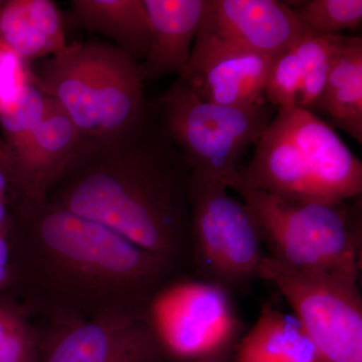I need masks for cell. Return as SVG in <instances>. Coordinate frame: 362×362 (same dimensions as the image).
<instances>
[{"instance_id": "obj_8", "label": "cell", "mask_w": 362, "mask_h": 362, "mask_svg": "<svg viewBox=\"0 0 362 362\" xmlns=\"http://www.w3.org/2000/svg\"><path fill=\"white\" fill-rule=\"evenodd\" d=\"M228 189L192 173L188 265L199 280L245 294L259 279L266 255L249 209Z\"/></svg>"}, {"instance_id": "obj_23", "label": "cell", "mask_w": 362, "mask_h": 362, "mask_svg": "<svg viewBox=\"0 0 362 362\" xmlns=\"http://www.w3.org/2000/svg\"><path fill=\"white\" fill-rule=\"evenodd\" d=\"M30 62L0 45V112L11 108L32 83Z\"/></svg>"}, {"instance_id": "obj_5", "label": "cell", "mask_w": 362, "mask_h": 362, "mask_svg": "<svg viewBox=\"0 0 362 362\" xmlns=\"http://www.w3.org/2000/svg\"><path fill=\"white\" fill-rule=\"evenodd\" d=\"M237 176L228 188L249 209L268 258L302 270L361 263V197L342 202L293 201L247 187Z\"/></svg>"}, {"instance_id": "obj_6", "label": "cell", "mask_w": 362, "mask_h": 362, "mask_svg": "<svg viewBox=\"0 0 362 362\" xmlns=\"http://www.w3.org/2000/svg\"><path fill=\"white\" fill-rule=\"evenodd\" d=\"M156 104L164 129L192 175L228 188L239 173L243 156L276 113L265 101L247 107L204 101L178 77Z\"/></svg>"}, {"instance_id": "obj_14", "label": "cell", "mask_w": 362, "mask_h": 362, "mask_svg": "<svg viewBox=\"0 0 362 362\" xmlns=\"http://www.w3.org/2000/svg\"><path fill=\"white\" fill-rule=\"evenodd\" d=\"M345 37L310 33L278 54L272 64L264 101L274 108L312 111Z\"/></svg>"}, {"instance_id": "obj_11", "label": "cell", "mask_w": 362, "mask_h": 362, "mask_svg": "<svg viewBox=\"0 0 362 362\" xmlns=\"http://www.w3.org/2000/svg\"><path fill=\"white\" fill-rule=\"evenodd\" d=\"M273 61L221 39L202 21L187 65L178 78L204 101L252 106L264 101Z\"/></svg>"}, {"instance_id": "obj_1", "label": "cell", "mask_w": 362, "mask_h": 362, "mask_svg": "<svg viewBox=\"0 0 362 362\" xmlns=\"http://www.w3.org/2000/svg\"><path fill=\"white\" fill-rule=\"evenodd\" d=\"M13 281L4 294L47 322L148 317L177 269L96 221L11 197Z\"/></svg>"}, {"instance_id": "obj_13", "label": "cell", "mask_w": 362, "mask_h": 362, "mask_svg": "<svg viewBox=\"0 0 362 362\" xmlns=\"http://www.w3.org/2000/svg\"><path fill=\"white\" fill-rule=\"evenodd\" d=\"M204 21L221 39L270 58L311 33L278 0H209Z\"/></svg>"}, {"instance_id": "obj_12", "label": "cell", "mask_w": 362, "mask_h": 362, "mask_svg": "<svg viewBox=\"0 0 362 362\" xmlns=\"http://www.w3.org/2000/svg\"><path fill=\"white\" fill-rule=\"evenodd\" d=\"M86 140L70 117L49 98L42 120L11 153V197L47 204L49 192L71 168Z\"/></svg>"}, {"instance_id": "obj_27", "label": "cell", "mask_w": 362, "mask_h": 362, "mask_svg": "<svg viewBox=\"0 0 362 362\" xmlns=\"http://www.w3.org/2000/svg\"><path fill=\"white\" fill-rule=\"evenodd\" d=\"M11 162H13V157H11L8 147L6 146L4 141L0 140V163L11 164Z\"/></svg>"}, {"instance_id": "obj_4", "label": "cell", "mask_w": 362, "mask_h": 362, "mask_svg": "<svg viewBox=\"0 0 362 362\" xmlns=\"http://www.w3.org/2000/svg\"><path fill=\"white\" fill-rule=\"evenodd\" d=\"M30 65L32 83L59 105L85 139L108 141L135 127L151 109L141 64L113 44L66 45Z\"/></svg>"}, {"instance_id": "obj_26", "label": "cell", "mask_w": 362, "mask_h": 362, "mask_svg": "<svg viewBox=\"0 0 362 362\" xmlns=\"http://www.w3.org/2000/svg\"><path fill=\"white\" fill-rule=\"evenodd\" d=\"M11 225L9 199H0V232H9Z\"/></svg>"}, {"instance_id": "obj_28", "label": "cell", "mask_w": 362, "mask_h": 362, "mask_svg": "<svg viewBox=\"0 0 362 362\" xmlns=\"http://www.w3.org/2000/svg\"><path fill=\"white\" fill-rule=\"evenodd\" d=\"M313 362H320V361H313Z\"/></svg>"}, {"instance_id": "obj_10", "label": "cell", "mask_w": 362, "mask_h": 362, "mask_svg": "<svg viewBox=\"0 0 362 362\" xmlns=\"http://www.w3.org/2000/svg\"><path fill=\"white\" fill-rule=\"evenodd\" d=\"M37 328V327H35ZM39 335L40 362H166L148 317L119 315L47 322Z\"/></svg>"}, {"instance_id": "obj_21", "label": "cell", "mask_w": 362, "mask_h": 362, "mask_svg": "<svg viewBox=\"0 0 362 362\" xmlns=\"http://www.w3.org/2000/svg\"><path fill=\"white\" fill-rule=\"evenodd\" d=\"M286 6L311 33L320 35H340L352 30L362 21L361 0H310L289 2Z\"/></svg>"}, {"instance_id": "obj_17", "label": "cell", "mask_w": 362, "mask_h": 362, "mask_svg": "<svg viewBox=\"0 0 362 362\" xmlns=\"http://www.w3.org/2000/svg\"><path fill=\"white\" fill-rule=\"evenodd\" d=\"M312 113L362 144V39L346 37Z\"/></svg>"}, {"instance_id": "obj_22", "label": "cell", "mask_w": 362, "mask_h": 362, "mask_svg": "<svg viewBox=\"0 0 362 362\" xmlns=\"http://www.w3.org/2000/svg\"><path fill=\"white\" fill-rule=\"evenodd\" d=\"M49 104V98L40 92L33 83L26 86L16 104L0 112V126L4 143L11 154L25 141L42 120Z\"/></svg>"}, {"instance_id": "obj_18", "label": "cell", "mask_w": 362, "mask_h": 362, "mask_svg": "<svg viewBox=\"0 0 362 362\" xmlns=\"http://www.w3.org/2000/svg\"><path fill=\"white\" fill-rule=\"evenodd\" d=\"M74 25L101 33L138 63L149 51L150 23L142 0H74Z\"/></svg>"}, {"instance_id": "obj_24", "label": "cell", "mask_w": 362, "mask_h": 362, "mask_svg": "<svg viewBox=\"0 0 362 362\" xmlns=\"http://www.w3.org/2000/svg\"><path fill=\"white\" fill-rule=\"evenodd\" d=\"M13 281V250L9 232H0V294L8 291Z\"/></svg>"}, {"instance_id": "obj_16", "label": "cell", "mask_w": 362, "mask_h": 362, "mask_svg": "<svg viewBox=\"0 0 362 362\" xmlns=\"http://www.w3.org/2000/svg\"><path fill=\"white\" fill-rule=\"evenodd\" d=\"M0 45L26 62L57 54L66 47L62 13L51 0H1Z\"/></svg>"}, {"instance_id": "obj_2", "label": "cell", "mask_w": 362, "mask_h": 362, "mask_svg": "<svg viewBox=\"0 0 362 362\" xmlns=\"http://www.w3.org/2000/svg\"><path fill=\"white\" fill-rule=\"evenodd\" d=\"M190 176L153 103L125 134L86 140L47 202L101 223L181 271L189 254Z\"/></svg>"}, {"instance_id": "obj_20", "label": "cell", "mask_w": 362, "mask_h": 362, "mask_svg": "<svg viewBox=\"0 0 362 362\" xmlns=\"http://www.w3.org/2000/svg\"><path fill=\"white\" fill-rule=\"evenodd\" d=\"M0 362H40L39 335L13 297L0 294Z\"/></svg>"}, {"instance_id": "obj_7", "label": "cell", "mask_w": 362, "mask_h": 362, "mask_svg": "<svg viewBox=\"0 0 362 362\" xmlns=\"http://www.w3.org/2000/svg\"><path fill=\"white\" fill-rule=\"evenodd\" d=\"M359 262L327 269L290 268L264 258L259 279L277 288L320 362H362Z\"/></svg>"}, {"instance_id": "obj_19", "label": "cell", "mask_w": 362, "mask_h": 362, "mask_svg": "<svg viewBox=\"0 0 362 362\" xmlns=\"http://www.w3.org/2000/svg\"><path fill=\"white\" fill-rule=\"evenodd\" d=\"M315 349L296 317L271 303L262 306L258 320L244 333L235 362H313Z\"/></svg>"}, {"instance_id": "obj_15", "label": "cell", "mask_w": 362, "mask_h": 362, "mask_svg": "<svg viewBox=\"0 0 362 362\" xmlns=\"http://www.w3.org/2000/svg\"><path fill=\"white\" fill-rule=\"evenodd\" d=\"M150 23V45L141 63L145 82L185 70L209 0H142Z\"/></svg>"}, {"instance_id": "obj_3", "label": "cell", "mask_w": 362, "mask_h": 362, "mask_svg": "<svg viewBox=\"0 0 362 362\" xmlns=\"http://www.w3.org/2000/svg\"><path fill=\"white\" fill-rule=\"evenodd\" d=\"M238 180L302 202H342L362 194V163L334 129L311 111L279 108Z\"/></svg>"}, {"instance_id": "obj_9", "label": "cell", "mask_w": 362, "mask_h": 362, "mask_svg": "<svg viewBox=\"0 0 362 362\" xmlns=\"http://www.w3.org/2000/svg\"><path fill=\"white\" fill-rule=\"evenodd\" d=\"M148 320L166 357L180 362H197L244 335L233 295L199 279L165 286L150 304Z\"/></svg>"}, {"instance_id": "obj_25", "label": "cell", "mask_w": 362, "mask_h": 362, "mask_svg": "<svg viewBox=\"0 0 362 362\" xmlns=\"http://www.w3.org/2000/svg\"><path fill=\"white\" fill-rule=\"evenodd\" d=\"M239 343V342H238ZM238 343L228 345L225 349L211 354V356L199 359L197 362H235V349H237Z\"/></svg>"}]
</instances>
